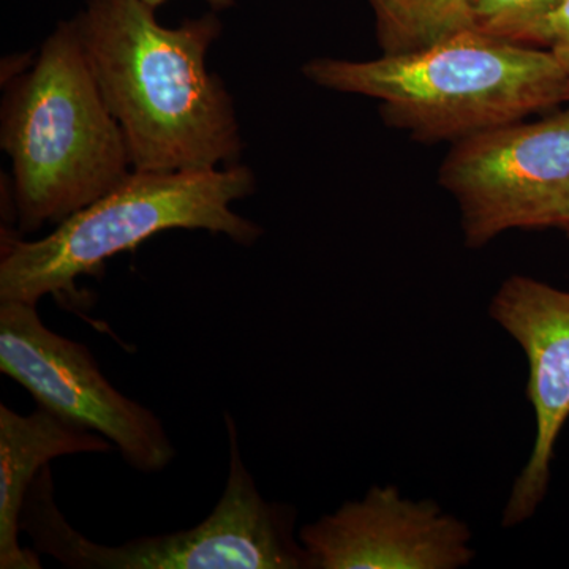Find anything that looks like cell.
Instances as JSON below:
<instances>
[{
    "label": "cell",
    "mask_w": 569,
    "mask_h": 569,
    "mask_svg": "<svg viewBox=\"0 0 569 569\" xmlns=\"http://www.w3.org/2000/svg\"><path fill=\"white\" fill-rule=\"evenodd\" d=\"M142 0H86L71 18L133 171H204L241 162L244 141L233 96L208 69L222 33L216 13L178 28Z\"/></svg>",
    "instance_id": "6da1fadb"
},
{
    "label": "cell",
    "mask_w": 569,
    "mask_h": 569,
    "mask_svg": "<svg viewBox=\"0 0 569 569\" xmlns=\"http://www.w3.org/2000/svg\"><path fill=\"white\" fill-rule=\"evenodd\" d=\"M307 80L329 91L370 97L391 129L422 144L458 142L568 103L569 74L542 48L479 31L373 61L317 58Z\"/></svg>",
    "instance_id": "7a4b0ae2"
},
{
    "label": "cell",
    "mask_w": 569,
    "mask_h": 569,
    "mask_svg": "<svg viewBox=\"0 0 569 569\" xmlns=\"http://www.w3.org/2000/svg\"><path fill=\"white\" fill-rule=\"evenodd\" d=\"M0 148L13 163L18 233H37L110 193L132 173L71 20L59 21L31 69L3 82Z\"/></svg>",
    "instance_id": "3957f363"
},
{
    "label": "cell",
    "mask_w": 569,
    "mask_h": 569,
    "mask_svg": "<svg viewBox=\"0 0 569 569\" xmlns=\"http://www.w3.org/2000/svg\"><path fill=\"white\" fill-rule=\"evenodd\" d=\"M257 190L246 164L204 171H132L56 230L26 241L18 230L0 236V301L39 305L73 290L82 276H97L112 257L170 230H204L239 246H253L263 228L231 209Z\"/></svg>",
    "instance_id": "277c9868"
},
{
    "label": "cell",
    "mask_w": 569,
    "mask_h": 569,
    "mask_svg": "<svg viewBox=\"0 0 569 569\" xmlns=\"http://www.w3.org/2000/svg\"><path fill=\"white\" fill-rule=\"evenodd\" d=\"M224 422L230 441L227 485L211 515L192 529L121 546L93 542L63 518L47 466L26 497L21 531L37 552L73 569H312L295 538V508L261 496L242 462L234 419L224 413Z\"/></svg>",
    "instance_id": "5b68a950"
},
{
    "label": "cell",
    "mask_w": 569,
    "mask_h": 569,
    "mask_svg": "<svg viewBox=\"0 0 569 569\" xmlns=\"http://www.w3.org/2000/svg\"><path fill=\"white\" fill-rule=\"evenodd\" d=\"M438 182L458 203L470 249L509 230H567L569 108L452 142Z\"/></svg>",
    "instance_id": "8992f818"
},
{
    "label": "cell",
    "mask_w": 569,
    "mask_h": 569,
    "mask_svg": "<svg viewBox=\"0 0 569 569\" xmlns=\"http://www.w3.org/2000/svg\"><path fill=\"white\" fill-rule=\"evenodd\" d=\"M0 372L39 407L110 440L141 473H159L176 458L152 410L112 387L88 347L51 331L37 305L0 301Z\"/></svg>",
    "instance_id": "52a82bcc"
},
{
    "label": "cell",
    "mask_w": 569,
    "mask_h": 569,
    "mask_svg": "<svg viewBox=\"0 0 569 569\" xmlns=\"http://www.w3.org/2000/svg\"><path fill=\"white\" fill-rule=\"evenodd\" d=\"M299 541L312 569H458L475 559L467 523L396 486H373L321 516Z\"/></svg>",
    "instance_id": "ba28073f"
},
{
    "label": "cell",
    "mask_w": 569,
    "mask_h": 569,
    "mask_svg": "<svg viewBox=\"0 0 569 569\" xmlns=\"http://www.w3.org/2000/svg\"><path fill=\"white\" fill-rule=\"evenodd\" d=\"M489 316L526 355V396L535 413L530 458L512 486L503 511L505 527L529 520L549 490L557 441L569 421V290L511 276L498 288Z\"/></svg>",
    "instance_id": "9c48e42d"
},
{
    "label": "cell",
    "mask_w": 569,
    "mask_h": 569,
    "mask_svg": "<svg viewBox=\"0 0 569 569\" xmlns=\"http://www.w3.org/2000/svg\"><path fill=\"white\" fill-rule=\"evenodd\" d=\"M112 449L107 438L44 408L20 415L0 406V568H41L39 552L20 545L22 508L40 471L62 456Z\"/></svg>",
    "instance_id": "30bf717a"
},
{
    "label": "cell",
    "mask_w": 569,
    "mask_h": 569,
    "mask_svg": "<svg viewBox=\"0 0 569 569\" xmlns=\"http://www.w3.org/2000/svg\"><path fill=\"white\" fill-rule=\"evenodd\" d=\"M376 18L378 47L387 56L425 50L475 31V0H367Z\"/></svg>",
    "instance_id": "8fae6325"
},
{
    "label": "cell",
    "mask_w": 569,
    "mask_h": 569,
    "mask_svg": "<svg viewBox=\"0 0 569 569\" xmlns=\"http://www.w3.org/2000/svg\"><path fill=\"white\" fill-rule=\"evenodd\" d=\"M563 0H475V31L527 44Z\"/></svg>",
    "instance_id": "7c38bea8"
},
{
    "label": "cell",
    "mask_w": 569,
    "mask_h": 569,
    "mask_svg": "<svg viewBox=\"0 0 569 569\" xmlns=\"http://www.w3.org/2000/svg\"><path fill=\"white\" fill-rule=\"evenodd\" d=\"M529 47L542 48L556 56L569 74V0H563L541 24L531 32Z\"/></svg>",
    "instance_id": "4fadbf2b"
},
{
    "label": "cell",
    "mask_w": 569,
    "mask_h": 569,
    "mask_svg": "<svg viewBox=\"0 0 569 569\" xmlns=\"http://www.w3.org/2000/svg\"><path fill=\"white\" fill-rule=\"evenodd\" d=\"M142 2L148 3L149 7L157 10L159 7H162L167 0H142ZM206 2L211 6L213 11H222L234 7V0H206Z\"/></svg>",
    "instance_id": "5bb4252c"
},
{
    "label": "cell",
    "mask_w": 569,
    "mask_h": 569,
    "mask_svg": "<svg viewBox=\"0 0 569 569\" xmlns=\"http://www.w3.org/2000/svg\"><path fill=\"white\" fill-rule=\"evenodd\" d=\"M565 234L569 236V224L567 227V230L563 231Z\"/></svg>",
    "instance_id": "9a60e30c"
},
{
    "label": "cell",
    "mask_w": 569,
    "mask_h": 569,
    "mask_svg": "<svg viewBox=\"0 0 569 569\" xmlns=\"http://www.w3.org/2000/svg\"><path fill=\"white\" fill-rule=\"evenodd\" d=\"M568 104H569V93H568Z\"/></svg>",
    "instance_id": "2e32d148"
}]
</instances>
